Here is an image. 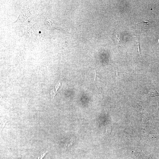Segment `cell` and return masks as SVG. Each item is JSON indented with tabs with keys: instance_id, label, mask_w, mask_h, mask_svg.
Instances as JSON below:
<instances>
[{
	"instance_id": "cell-1",
	"label": "cell",
	"mask_w": 159,
	"mask_h": 159,
	"mask_svg": "<svg viewBox=\"0 0 159 159\" xmlns=\"http://www.w3.org/2000/svg\"><path fill=\"white\" fill-rule=\"evenodd\" d=\"M61 85V83H57L55 86H53V88L50 90L51 97L52 101L54 100L56 95L58 93V90Z\"/></svg>"
},
{
	"instance_id": "cell-2",
	"label": "cell",
	"mask_w": 159,
	"mask_h": 159,
	"mask_svg": "<svg viewBox=\"0 0 159 159\" xmlns=\"http://www.w3.org/2000/svg\"><path fill=\"white\" fill-rule=\"evenodd\" d=\"M148 95L150 97L159 96V93L155 89L151 88L148 91Z\"/></svg>"
},
{
	"instance_id": "cell-3",
	"label": "cell",
	"mask_w": 159,
	"mask_h": 159,
	"mask_svg": "<svg viewBox=\"0 0 159 159\" xmlns=\"http://www.w3.org/2000/svg\"><path fill=\"white\" fill-rule=\"evenodd\" d=\"M46 154V152L44 153L42 155L41 157L38 159H43Z\"/></svg>"
},
{
	"instance_id": "cell-4",
	"label": "cell",
	"mask_w": 159,
	"mask_h": 159,
	"mask_svg": "<svg viewBox=\"0 0 159 159\" xmlns=\"http://www.w3.org/2000/svg\"><path fill=\"white\" fill-rule=\"evenodd\" d=\"M137 45L138 47V51L139 53L140 54V55H141V54H140V49H139V40H138V43H137Z\"/></svg>"
},
{
	"instance_id": "cell-5",
	"label": "cell",
	"mask_w": 159,
	"mask_h": 159,
	"mask_svg": "<svg viewBox=\"0 0 159 159\" xmlns=\"http://www.w3.org/2000/svg\"><path fill=\"white\" fill-rule=\"evenodd\" d=\"M95 78H94V82L95 80V77H96V71H95Z\"/></svg>"
},
{
	"instance_id": "cell-6",
	"label": "cell",
	"mask_w": 159,
	"mask_h": 159,
	"mask_svg": "<svg viewBox=\"0 0 159 159\" xmlns=\"http://www.w3.org/2000/svg\"><path fill=\"white\" fill-rule=\"evenodd\" d=\"M48 21L49 22V23H50L51 26L52 25H51V24H52V23L51 22H50L49 21Z\"/></svg>"
},
{
	"instance_id": "cell-7",
	"label": "cell",
	"mask_w": 159,
	"mask_h": 159,
	"mask_svg": "<svg viewBox=\"0 0 159 159\" xmlns=\"http://www.w3.org/2000/svg\"><path fill=\"white\" fill-rule=\"evenodd\" d=\"M26 31V32L27 33V35H28V36L29 37H30V36L29 35V34L28 33V32Z\"/></svg>"
},
{
	"instance_id": "cell-8",
	"label": "cell",
	"mask_w": 159,
	"mask_h": 159,
	"mask_svg": "<svg viewBox=\"0 0 159 159\" xmlns=\"http://www.w3.org/2000/svg\"><path fill=\"white\" fill-rule=\"evenodd\" d=\"M27 11L28 12V13H29V14L30 15V13L29 12V11L28 10H27Z\"/></svg>"
},
{
	"instance_id": "cell-9",
	"label": "cell",
	"mask_w": 159,
	"mask_h": 159,
	"mask_svg": "<svg viewBox=\"0 0 159 159\" xmlns=\"http://www.w3.org/2000/svg\"><path fill=\"white\" fill-rule=\"evenodd\" d=\"M23 14H24V16L25 17V18H26V16H25V14H24V13H23Z\"/></svg>"
},
{
	"instance_id": "cell-10",
	"label": "cell",
	"mask_w": 159,
	"mask_h": 159,
	"mask_svg": "<svg viewBox=\"0 0 159 159\" xmlns=\"http://www.w3.org/2000/svg\"><path fill=\"white\" fill-rule=\"evenodd\" d=\"M159 42V38L158 40V42Z\"/></svg>"
}]
</instances>
